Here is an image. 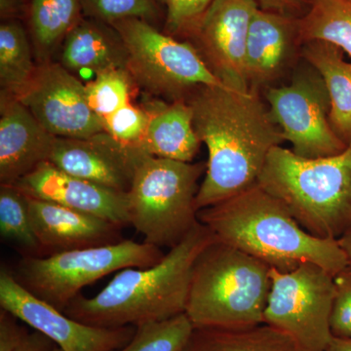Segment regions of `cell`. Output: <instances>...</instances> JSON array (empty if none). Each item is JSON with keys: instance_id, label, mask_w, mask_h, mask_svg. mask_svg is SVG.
<instances>
[{"instance_id": "obj_1", "label": "cell", "mask_w": 351, "mask_h": 351, "mask_svg": "<svg viewBox=\"0 0 351 351\" xmlns=\"http://www.w3.org/2000/svg\"><path fill=\"white\" fill-rule=\"evenodd\" d=\"M184 101L208 151L206 172L196 197L199 212L258 184L270 152L284 138L258 92L202 86Z\"/></svg>"}, {"instance_id": "obj_2", "label": "cell", "mask_w": 351, "mask_h": 351, "mask_svg": "<svg viewBox=\"0 0 351 351\" xmlns=\"http://www.w3.org/2000/svg\"><path fill=\"white\" fill-rule=\"evenodd\" d=\"M217 237L197 225L152 267L120 270L99 294L77 295L64 313L101 328L138 327L186 313L196 260Z\"/></svg>"}, {"instance_id": "obj_3", "label": "cell", "mask_w": 351, "mask_h": 351, "mask_svg": "<svg viewBox=\"0 0 351 351\" xmlns=\"http://www.w3.org/2000/svg\"><path fill=\"white\" fill-rule=\"evenodd\" d=\"M198 221L219 241L278 271H292L302 263H314L335 276L348 267L338 240L307 232L280 200L258 184L200 210Z\"/></svg>"}, {"instance_id": "obj_4", "label": "cell", "mask_w": 351, "mask_h": 351, "mask_svg": "<svg viewBox=\"0 0 351 351\" xmlns=\"http://www.w3.org/2000/svg\"><path fill=\"white\" fill-rule=\"evenodd\" d=\"M258 184L314 237L338 240L351 226V143L338 156L322 158H306L278 145Z\"/></svg>"}, {"instance_id": "obj_5", "label": "cell", "mask_w": 351, "mask_h": 351, "mask_svg": "<svg viewBox=\"0 0 351 351\" xmlns=\"http://www.w3.org/2000/svg\"><path fill=\"white\" fill-rule=\"evenodd\" d=\"M270 267L219 241L196 260L186 314L193 327L247 328L263 324Z\"/></svg>"}, {"instance_id": "obj_6", "label": "cell", "mask_w": 351, "mask_h": 351, "mask_svg": "<svg viewBox=\"0 0 351 351\" xmlns=\"http://www.w3.org/2000/svg\"><path fill=\"white\" fill-rule=\"evenodd\" d=\"M206 163L181 162L145 156L127 191L130 226L145 242L176 246L198 221L196 197Z\"/></svg>"}, {"instance_id": "obj_7", "label": "cell", "mask_w": 351, "mask_h": 351, "mask_svg": "<svg viewBox=\"0 0 351 351\" xmlns=\"http://www.w3.org/2000/svg\"><path fill=\"white\" fill-rule=\"evenodd\" d=\"M164 256L154 245L123 239L46 257L25 256L13 274L32 294L64 313L85 286L120 270L152 267Z\"/></svg>"}, {"instance_id": "obj_8", "label": "cell", "mask_w": 351, "mask_h": 351, "mask_svg": "<svg viewBox=\"0 0 351 351\" xmlns=\"http://www.w3.org/2000/svg\"><path fill=\"white\" fill-rule=\"evenodd\" d=\"M110 25L125 44L126 71L133 82L152 94L184 100L197 88L226 85L193 44L162 34L144 20H122Z\"/></svg>"}, {"instance_id": "obj_9", "label": "cell", "mask_w": 351, "mask_h": 351, "mask_svg": "<svg viewBox=\"0 0 351 351\" xmlns=\"http://www.w3.org/2000/svg\"><path fill=\"white\" fill-rule=\"evenodd\" d=\"M270 279L263 324L287 335L298 351H326L332 338L334 276L319 265L302 263L289 272L271 269Z\"/></svg>"}, {"instance_id": "obj_10", "label": "cell", "mask_w": 351, "mask_h": 351, "mask_svg": "<svg viewBox=\"0 0 351 351\" xmlns=\"http://www.w3.org/2000/svg\"><path fill=\"white\" fill-rule=\"evenodd\" d=\"M302 60L290 82L265 90V101L294 154L306 158L338 156L348 145L332 128L326 85L318 71Z\"/></svg>"}, {"instance_id": "obj_11", "label": "cell", "mask_w": 351, "mask_h": 351, "mask_svg": "<svg viewBox=\"0 0 351 351\" xmlns=\"http://www.w3.org/2000/svg\"><path fill=\"white\" fill-rule=\"evenodd\" d=\"M0 307L63 351H114L127 345L136 332V327H95L73 319L32 294L6 267L0 270Z\"/></svg>"}, {"instance_id": "obj_12", "label": "cell", "mask_w": 351, "mask_h": 351, "mask_svg": "<svg viewBox=\"0 0 351 351\" xmlns=\"http://www.w3.org/2000/svg\"><path fill=\"white\" fill-rule=\"evenodd\" d=\"M17 99L59 138H88L104 130L90 108L85 84L61 64L43 62Z\"/></svg>"}, {"instance_id": "obj_13", "label": "cell", "mask_w": 351, "mask_h": 351, "mask_svg": "<svg viewBox=\"0 0 351 351\" xmlns=\"http://www.w3.org/2000/svg\"><path fill=\"white\" fill-rule=\"evenodd\" d=\"M255 0H214L189 36L209 69L226 86L249 89L245 73L247 38Z\"/></svg>"}, {"instance_id": "obj_14", "label": "cell", "mask_w": 351, "mask_h": 351, "mask_svg": "<svg viewBox=\"0 0 351 351\" xmlns=\"http://www.w3.org/2000/svg\"><path fill=\"white\" fill-rule=\"evenodd\" d=\"M147 156L140 147L122 144L101 131L88 138L56 137L49 162L68 174L127 193Z\"/></svg>"}, {"instance_id": "obj_15", "label": "cell", "mask_w": 351, "mask_h": 351, "mask_svg": "<svg viewBox=\"0 0 351 351\" xmlns=\"http://www.w3.org/2000/svg\"><path fill=\"white\" fill-rule=\"evenodd\" d=\"M302 45L300 19L258 7L252 18L245 55L249 89L260 93L276 86L295 68Z\"/></svg>"}, {"instance_id": "obj_16", "label": "cell", "mask_w": 351, "mask_h": 351, "mask_svg": "<svg viewBox=\"0 0 351 351\" xmlns=\"http://www.w3.org/2000/svg\"><path fill=\"white\" fill-rule=\"evenodd\" d=\"M25 195L50 201L123 228L130 226L127 193L112 191L64 172L49 161L14 184Z\"/></svg>"}, {"instance_id": "obj_17", "label": "cell", "mask_w": 351, "mask_h": 351, "mask_svg": "<svg viewBox=\"0 0 351 351\" xmlns=\"http://www.w3.org/2000/svg\"><path fill=\"white\" fill-rule=\"evenodd\" d=\"M54 135L17 97L0 94V182L17 184L39 164L49 161Z\"/></svg>"}, {"instance_id": "obj_18", "label": "cell", "mask_w": 351, "mask_h": 351, "mask_svg": "<svg viewBox=\"0 0 351 351\" xmlns=\"http://www.w3.org/2000/svg\"><path fill=\"white\" fill-rule=\"evenodd\" d=\"M32 226L40 246L39 257L119 243L122 228L99 218L50 201L29 197Z\"/></svg>"}, {"instance_id": "obj_19", "label": "cell", "mask_w": 351, "mask_h": 351, "mask_svg": "<svg viewBox=\"0 0 351 351\" xmlns=\"http://www.w3.org/2000/svg\"><path fill=\"white\" fill-rule=\"evenodd\" d=\"M125 44L112 25L90 19L75 25L63 41L60 64L73 73L126 69Z\"/></svg>"}, {"instance_id": "obj_20", "label": "cell", "mask_w": 351, "mask_h": 351, "mask_svg": "<svg viewBox=\"0 0 351 351\" xmlns=\"http://www.w3.org/2000/svg\"><path fill=\"white\" fill-rule=\"evenodd\" d=\"M149 122L140 147L159 158L193 162L201 145L193 123V114L184 100L154 104Z\"/></svg>"}, {"instance_id": "obj_21", "label": "cell", "mask_w": 351, "mask_h": 351, "mask_svg": "<svg viewBox=\"0 0 351 351\" xmlns=\"http://www.w3.org/2000/svg\"><path fill=\"white\" fill-rule=\"evenodd\" d=\"M343 51L322 41L302 43L301 58L322 77L329 94L332 128L346 145L351 143V62Z\"/></svg>"}, {"instance_id": "obj_22", "label": "cell", "mask_w": 351, "mask_h": 351, "mask_svg": "<svg viewBox=\"0 0 351 351\" xmlns=\"http://www.w3.org/2000/svg\"><path fill=\"white\" fill-rule=\"evenodd\" d=\"M182 351H298V348L287 335L261 324L247 328H195Z\"/></svg>"}, {"instance_id": "obj_23", "label": "cell", "mask_w": 351, "mask_h": 351, "mask_svg": "<svg viewBox=\"0 0 351 351\" xmlns=\"http://www.w3.org/2000/svg\"><path fill=\"white\" fill-rule=\"evenodd\" d=\"M302 43L322 41L351 57V0H311L300 19Z\"/></svg>"}, {"instance_id": "obj_24", "label": "cell", "mask_w": 351, "mask_h": 351, "mask_svg": "<svg viewBox=\"0 0 351 351\" xmlns=\"http://www.w3.org/2000/svg\"><path fill=\"white\" fill-rule=\"evenodd\" d=\"M80 0H32L31 25L38 56L47 60L80 21Z\"/></svg>"}, {"instance_id": "obj_25", "label": "cell", "mask_w": 351, "mask_h": 351, "mask_svg": "<svg viewBox=\"0 0 351 351\" xmlns=\"http://www.w3.org/2000/svg\"><path fill=\"white\" fill-rule=\"evenodd\" d=\"M31 44L22 25L8 21L0 25V85L1 92L19 95L36 73Z\"/></svg>"}, {"instance_id": "obj_26", "label": "cell", "mask_w": 351, "mask_h": 351, "mask_svg": "<svg viewBox=\"0 0 351 351\" xmlns=\"http://www.w3.org/2000/svg\"><path fill=\"white\" fill-rule=\"evenodd\" d=\"M0 234L2 239L24 250L27 256L40 255V246L29 214V199L12 184L0 186Z\"/></svg>"}, {"instance_id": "obj_27", "label": "cell", "mask_w": 351, "mask_h": 351, "mask_svg": "<svg viewBox=\"0 0 351 351\" xmlns=\"http://www.w3.org/2000/svg\"><path fill=\"white\" fill-rule=\"evenodd\" d=\"M193 329L186 313L160 322L147 323L136 327L131 341L114 351H182Z\"/></svg>"}, {"instance_id": "obj_28", "label": "cell", "mask_w": 351, "mask_h": 351, "mask_svg": "<svg viewBox=\"0 0 351 351\" xmlns=\"http://www.w3.org/2000/svg\"><path fill=\"white\" fill-rule=\"evenodd\" d=\"M133 82L126 69H110L97 73L85 84L88 103L101 120L130 104Z\"/></svg>"}, {"instance_id": "obj_29", "label": "cell", "mask_w": 351, "mask_h": 351, "mask_svg": "<svg viewBox=\"0 0 351 351\" xmlns=\"http://www.w3.org/2000/svg\"><path fill=\"white\" fill-rule=\"evenodd\" d=\"M83 13L90 19L112 25L119 21L156 17L154 0H80Z\"/></svg>"}, {"instance_id": "obj_30", "label": "cell", "mask_w": 351, "mask_h": 351, "mask_svg": "<svg viewBox=\"0 0 351 351\" xmlns=\"http://www.w3.org/2000/svg\"><path fill=\"white\" fill-rule=\"evenodd\" d=\"M101 121L104 130L115 140L124 145L140 147L149 125V112L130 103Z\"/></svg>"}, {"instance_id": "obj_31", "label": "cell", "mask_w": 351, "mask_h": 351, "mask_svg": "<svg viewBox=\"0 0 351 351\" xmlns=\"http://www.w3.org/2000/svg\"><path fill=\"white\" fill-rule=\"evenodd\" d=\"M19 319L0 311V351H52L56 345L40 332H29Z\"/></svg>"}, {"instance_id": "obj_32", "label": "cell", "mask_w": 351, "mask_h": 351, "mask_svg": "<svg viewBox=\"0 0 351 351\" xmlns=\"http://www.w3.org/2000/svg\"><path fill=\"white\" fill-rule=\"evenodd\" d=\"M335 297L330 326L332 337L351 339V267L334 276Z\"/></svg>"}, {"instance_id": "obj_33", "label": "cell", "mask_w": 351, "mask_h": 351, "mask_svg": "<svg viewBox=\"0 0 351 351\" xmlns=\"http://www.w3.org/2000/svg\"><path fill=\"white\" fill-rule=\"evenodd\" d=\"M214 0H165L168 32L172 34H189Z\"/></svg>"}, {"instance_id": "obj_34", "label": "cell", "mask_w": 351, "mask_h": 351, "mask_svg": "<svg viewBox=\"0 0 351 351\" xmlns=\"http://www.w3.org/2000/svg\"><path fill=\"white\" fill-rule=\"evenodd\" d=\"M255 1L263 10L294 16L297 11L301 10L304 0H255Z\"/></svg>"}, {"instance_id": "obj_35", "label": "cell", "mask_w": 351, "mask_h": 351, "mask_svg": "<svg viewBox=\"0 0 351 351\" xmlns=\"http://www.w3.org/2000/svg\"><path fill=\"white\" fill-rule=\"evenodd\" d=\"M24 7V0H0L1 18L8 19L18 15Z\"/></svg>"}, {"instance_id": "obj_36", "label": "cell", "mask_w": 351, "mask_h": 351, "mask_svg": "<svg viewBox=\"0 0 351 351\" xmlns=\"http://www.w3.org/2000/svg\"><path fill=\"white\" fill-rule=\"evenodd\" d=\"M326 351H351V339L332 337Z\"/></svg>"}, {"instance_id": "obj_37", "label": "cell", "mask_w": 351, "mask_h": 351, "mask_svg": "<svg viewBox=\"0 0 351 351\" xmlns=\"http://www.w3.org/2000/svg\"><path fill=\"white\" fill-rule=\"evenodd\" d=\"M338 241L341 249L345 252L346 258H348V267H351V226L339 237Z\"/></svg>"}, {"instance_id": "obj_38", "label": "cell", "mask_w": 351, "mask_h": 351, "mask_svg": "<svg viewBox=\"0 0 351 351\" xmlns=\"http://www.w3.org/2000/svg\"><path fill=\"white\" fill-rule=\"evenodd\" d=\"M52 351H63L61 350V348H58V346H56V348H54V350H53Z\"/></svg>"}]
</instances>
